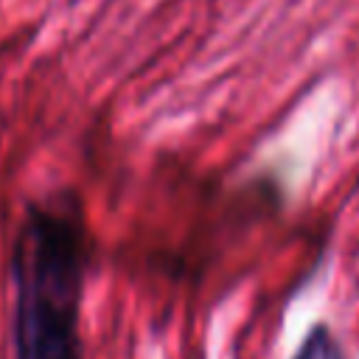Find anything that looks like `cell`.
<instances>
[{
  "mask_svg": "<svg viewBox=\"0 0 359 359\" xmlns=\"http://www.w3.org/2000/svg\"><path fill=\"white\" fill-rule=\"evenodd\" d=\"M90 233L73 194L28 205L11 252L14 359H81Z\"/></svg>",
  "mask_w": 359,
  "mask_h": 359,
  "instance_id": "1",
  "label": "cell"
}]
</instances>
